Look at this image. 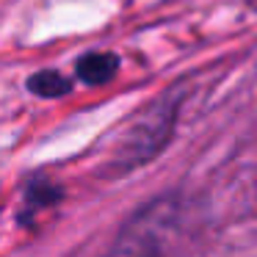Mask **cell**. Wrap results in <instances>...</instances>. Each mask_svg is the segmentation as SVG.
<instances>
[{
    "instance_id": "cell-1",
    "label": "cell",
    "mask_w": 257,
    "mask_h": 257,
    "mask_svg": "<svg viewBox=\"0 0 257 257\" xmlns=\"http://www.w3.org/2000/svg\"><path fill=\"white\" fill-rule=\"evenodd\" d=\"M119 58L111 53H89L78 61V78L89 86H102L116 75Z\"/></svg>"
},
{
    "instance_id": "cell-2",
    "label": "cell",
    "mask_w": 257,
    "mask_h": 257,
    "mask_svg": "<svg viewBox=\"0 0 257 257\" xmlns=\"http://www.w3.org/2000/svg\"><path fill=\"white\" fill-rule=\"evenodd\" d=\"M28 89L39 97H61L69 91V80L64 78V75L47 69V72H36L34 78L28 80Z\"/></svg>"
}]
</instances>
